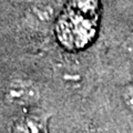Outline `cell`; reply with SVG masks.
Listing matches in <instances>:
<instances>
[{"label": "cell", "instance_id": "cell-1", "mask_svg": "<svg viewBox=\"0 0 133 133\" xmlns=\"http://www.w3.org/2000/svg\"><path fill=\"white\" fill-rule=\"evenodd\" d=\"M100 16V0H69L56 23L60 44L68 50L88 47L97 36Z\"/></svg>", "mask_w": 133, "mask_h": 133}]
</instances>
